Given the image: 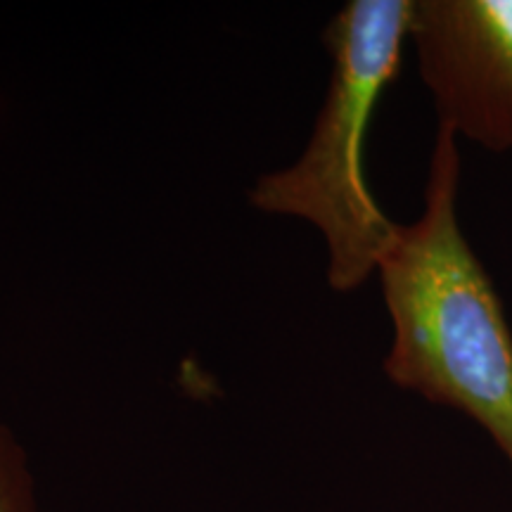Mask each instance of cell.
<instances>
[{
  "label": "cell",
  "instance_id": "2",
  "mask_svg": "<svg viewBox=\"0 0 512 512\" xmlns=\"http://www.w3.org/2000/svg\"><path fill=\"white\" fill-rule=\"evenodd\" d=\"M413 0H349L325 29L330 83L299 159L261 176L252 207L309 221L328 247V283L344 294L361 287L394 245L401 223L384 214L368 188L363 147L382 93L401 72Z\"/></svg>",
  "mask_w": 512,
  "mask_h": 512
},
{
  "label": "cell",
  "instance_id": "1",
  "mask_svg": "<svg viewBox=\"0 0 512 512\" xmlns=\"http://www.w3.org/2000/svg\"><path fill=\"white\" fill-rule=\"evenodd\" d=\"M460 145L437 126L420 219L377 266L392 320L384 375L475 420L512 470V330L458 221Z\"/></svg>",
  "mask_w": 512,
  "mask_h": 512
},
{
  "label": "cell",
  "instance_id": "3",
  "mask_svg": "<svg viewBox=\"0 0 512 512\" xmlns=\"http://www.w3.org/2000/svg\"><path fill=\"white\" fill-rule=\"evenodd\" d=\"M439 126L512 150V0H413L411 36Z\"/></svg>",
  "mask_w": 512,
  "mask_h": 512
},
{
  "label": "cell",
  "instance_id": "4",
  "mask_svg": "<svg viewBox=\"0 0 512 512\" xmlns=\"http://www.w3.org/2000/svg\"><path fill=\"white\" fill-rule=\"evenodd\" d=\"M0 512H36L29 456L15 432L0 422Z\"/></svg>",
  "mask_w": 512,
  "mask_h": 512
}]
</instances>
